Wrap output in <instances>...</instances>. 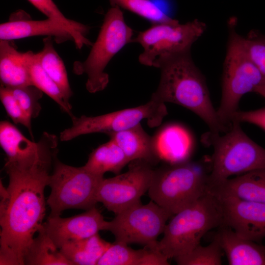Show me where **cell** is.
Returning a JSON list of instances; mask_svg holds the SVG:
<instances>
[{
  "mask_svg": "<svg viewBox=\"0 0 265 265\" xmlns=\"http://www.w3.org/2000/svg\"><path fill=\"white\" fill-rule=\"evenodd\" d=\"M57 151L48 148L31 167L4 165L7 187L0 184V265H24L25 256L46 214L44 191Z\"/></svg>",
  "mask_w": 265,
  "mask_h": 265,
  "instance_id": "1",
  "label": "cell"
},
{
  "mask_svg": "<svg viewBox=\"0 0 265 265\" xmlns=\"http://www.w3.org/2000/svg\"><path fill=\"white\" fill-rule=\"evenodd\" d=\"M160 78L151 98L181 106L201 118L210 132L220 133L229 129L220 121L212 104L205 79L194 64L190 52L159 62Z\"/></svg>",
  "mask_w": 265,
  "mask_h": 265,
  "instance_id": "2",
  "label": "cell"
},
{
  "mask_svg": "<svg viewBox=\"0 0 265 265\" xmlns=\"http://www.w3.org/2000/svg\"><path fill=\"white\" fill-rule=\"evenodd\" d=\"M223 224L220 200L209 191L172 216L159 247L168 259L185 254L199 244L208 232Z\"/></svg>",
  "mask_w": 265,
  "mask_h": 265,
  "instance_id": "3",
  "label": "cell"
},
{
  "mask_svg": "<svg viewBox=\"0 0 265 265\" xmlns=\"http://www.w3.org/2000/svg\"><path fill=\"white\" fill-rule=\"evenodd\" d=\"M240 123L233 121L222 135L210 132L203 137V141L213 148L209 190L232 175L265 170V149L245 134Z\"/></svg>",
  "mask_w": 265,
  "mask_h": 265,
  "instance_id": "4",
  "label": "cell"
},
{
  "mask_svg": "<svg viewBox=\"0 0 265 265\" xmlns=\"http://www.w3.org/2000/svg\"><path fill=\"white\" fill-rule=\"evenodd\" d=\"M209 173L196 162L169 163L154 169L149 196L173 216L209 191Z\"/></svg>",
  "mask_w": 265,
  "mask_h": 265,
  "instance_id": "5",
  "label": "cell"
},
{
  "mask_svg": "<svg viewBox=\"0 0 265 265\" xmlns=\"http://www.w3.org/2000/svg\"><path fill=\"white\" fill-rule=\"evenodd\" d=\"M235 19L229 25V34L223 64L221 99L216 110L220 122L230 129L242 97L265 83L262 74L245 50L243 36L236 30Z\"/></svg>",
  "mask_w": 265,
  "mask_h": 265,
  "instance_id": "6",
  "label": "cell"
},
{
  "mask_svg": "<svg viewBox=\"0 0 265 265\" xmlns=\"http://www.w3.org/2000/svg\"><path fill=\"white\" fill-rule=\"evenodd\" d=\"M132 30L125 22L120 8L111 7L105 16L97 38L91 46L87 57L83 62H75L73 65L74 73L86 74L85 86L88 92L94 93L106 87L109 76L105 69L119 51L132 42Z\"/></svg>",
  "mask_w": 265,
  "mask_h": 265,
  "instance_id": "7",
  "label": "cell"
},
{
  "mask_svg": "<svg viewBox=\"0 0 265 265\" xmlns=\"http://www.w3.org/2000/svg\"><path fill=\"white\" fill-rule=\"evenodd\" d=\"M103 178L83 166L77 167L64 164L56 155L48 183L51 188L46 202L51 209L49 216H60L67 209L86 211L96 207L98 188Z\"/></svg>",
  "mask_w": 265,
  "mask_h": 265,
  "instance_id": "8",
  "label": "cell"
},
{
  "mask_svg": "<svg viewBox=\"0 0 265 265\" xmlns=\"http://www.w3.org/2000/svg\"><path fill=\"white\" fill-rule=\"evenodd\" d=\"M206 29L205 24L197 19L184 24L177 20L152 24L149 28L140 32L132 42L140 44L143 49L138 57L139 62L155 67L160 61L190 52L192 44Z\"/></svg>",
  "mask_w": 265,
  "mask_h": 265,
  "instance_id": "9",
  "label": "cell"
},
{
  "mask_svg": "<svg viewBox=\"0 0 265 265\" xmlns=\"http://www.w3.org/2000/svg\"><path fill=\"white\" fill-rule=\"evenodd\" d=\"M168 112L165 103L151 98L146 104L96 116L72 117V125L60 133L62 141L92 133L108 134L133 127L146 119L151 128L159 126Z\"/></svg>",
  "mask_w": 265,
  "mask_h": 265,
  "instance_id": "10",
  "label": "cell"
},
{
  "mask_svg": "<svg viewBox=\"0 0 265 265\" xmlns=\"http://www.w3.org/2000/svg\"><path fill=\"white\" fill-rule=\"evenodd\" d=\"M172 215L153 201L139 202L115 214L107 221L106 230L114 236L115 242L145 246L158 244L168 219Z\"/></svg>",
  "mask_w": 265,
  "mask_h": 265,
  "instance_id": "11",
  "label": "cell"
},
{
  "mask_svg": "<svg viewBox=\"0 0 265 265\" xmlns=\"http://www.w3.org/2000/svg\"><path fill=\"white\" fill-rule=\"evenodd\" d=\"M152 165L142 160H133L126 172L104 178L98 188L97 202L115 214L141 202L151 184L154 172Z\"/></svg>",
  "mask_w": 265,
  "mask_h": 265,
  "instance_id": "12",
  "label": "cell"
},
{
  "mask_svg": "<svg viewBox=\"0 0 265 265\" xmlns=\"http://www.w3.org/2000/svg\"><path fill=\"white\" fill-rule=\"evenodd\" d=\"M217 198L222 210L223 225L244 238L262 243L265 238V204L232 197Z\"/></svg>",
  "mask_w": 265,
  "mask_h": 265,
  "instance_id": "13",
  "label": "cell"
},
{
  "mask_svg": "<svg viewBox=\"0 0 265 265\" xmlns=\"http://www.w3.org/2000/svg\"><path fill=\"white\" fill-rule=\"evenodd\" d=\"M107 223L94 207L69 217L49 216L42 227L60 248L68 242L85 239L98 234L100 231L106 230Z\"/></svg>",
  "mask_w": 265,
  "mask_h": 265,
  "instance_id": "14",
  "label": "cell"
},
{
  "mask_svg": "<svg viewBox=\"0 0 265 265\" xmlns=\"http://www.w3.org/2000/svg\"><path fill=\"white\" fill-rule=\"evenodd\" d=\"M40 137L37 142L30 140L7 121L0 123V145L5 153L6 165L21 169L31 167L40 159L44 143Z\"/></svg>",
  "mask_w": 265,
  "mask_h": 265,
  "instance_id": "15",
  "label": "cell"
},
{
  "mask_svg": "<svg viewBox=\"0 0 265 265\" xmlns=\"http://www.w3.org/2000/svg\"><path fill=\"white\" fill-rule=\"evenodd\" d=\"M40 35L52 37L58 44L74 42L70 33L55 21L49 18L32 20L22 10L12 14L9 21L0 25V40L11 41Z\"/></svg>",
  "mask_w": 265,
  "mask_h": 265,
  "instance_id": "16",
  "label": "cell"
},
{
  "mask_svg": "<svg viewBox=\"0 0 265 265\" xmlns=\"http://www.w3.org/2000/svg\"><path fill=\"white\" fill-rule=\"evenodd\" d=\"M230 265H265V245L244 238L226 226L214 236Z\"/></svg>",
  "mask_w": 265,
  "mask_h": 265,
  "instance_id": "17",
  "label": "cell"
},
{
  "mask_svg": "<svg viewBox=\"0 0 265 265\" xmlns=\"http://www.w3.org/2000/svg\"><path fill=\"white\" fill-rule=\"evenodd\" d=\"M209 191L217 197H232L265 204V170H257L229 178Z\"/></svg>",
  "mask_w": 265,
  "mask_h": 265,
  "instance_id": "18",
  "label": "cell"
},
{
  "mask_svg": "<svg viewBox=\"0 0 265 265\" xmlns=\"http://www.w3.org/2000/svg\"><path fill=\"white\" fill-rule=\"evenodd\" d=\"M156 153L160 160L169 163L186 160L191 141L187 132L178 125L166 126L153 136Z\"/></svg>",
  "mask_w": 265,
  "mask_h": 265,
  "instance_id": "19",
  "label": "cell"
},
{
  "mask_svg": "<svg viewBox=\"0 0 265 265\" xmlns=\"http://www.w3.org/2000/svg\"><path fill=\"white\" fill-rule=\"evenodd\" d=\"M107 135L121 148L130 162L142 160L152 165L159 161L155 150L153 136L144 131L141 124Z\"/></svg>",
  "mask_w": 265,
  "mask_h": 265,
  "instance_id": "20",
  "label": "cell"
},
{
  "mask_svg": "<svg viewBox=\"0 0 265 265\" xmlns=\"http://www.w3.org/2000/svg\"><path fill=\"white\" fill-rule=\"evenodd\" d=\"M0 79L6 87L33 85L26 52H19L9 40H0Z\"/></svg>",
  "mask_w": 265,
  "mask_h": 265,
  "instance_id": "21",
  "label": "cell"
},
{
  "mask_svg": "<svg viewBox=\"0 0 265 265\" xmlns=\"http://www.w3.org/2000/svg\"><path fill=\"white\" fill-rule=\"evenodd\" d=\"M111 244L97 234L85 239L68 242L59 249L73 265H95Z\"/></svg>",
  "mask_w": 265,
  "mask_h": 265,
  "instance_id": "22",
  "label": "cell"
},
{
  "mask_svg": "<svg viewBox=\"0 0 265 265\" xmlns=\"http://www.w3.org/2000/svg\"><path fill=\"white\" fill-rule=\"evenodd\" d=\"M130 162L121 148L110 139L90 153L83 166L92 173L104 176L107 172L119 174Z\"/></svg>",
  "mask_w": 265,
  "mask_h": 265,
  "instance_id": "23",
  "label": "cell"
},
{
  "mask_svg": "<svg viewBox=\"0 0 265 265\" xmlns=\"http://www.w3.org/2000/svg\"><path fill=\"white\" fill-rule=\"evenodd\" d=\"M52 38L47 36L43 39V48L36 55L41 66L59 87L66 103L70 104L73 92L65 65L54 48Z\"/></svg>",
  "mask_w": 265,
  "mask_h": 265,
  "instance_id": "24",
  "label": "cell"
},
{
  "mask_svg": "<svg viewBox=\"0 0 265 265\" xmlns=\"http://www.w3.org/2000/svg\"><path fill=\"white\" fill-rule=\"evenodd\" d=\"M37 233L25 256L24 265H72L42 226Z\"/></svg>",
  "mask_w": 265,
  "mask_h": 265,
  "instance_id": "25",
  "label": "cell"
},
{
  "mask_svg": "<svg viewBox=\"0 0 265 265\" xmlns=\"http://www.w3.org/2000/svg\"><path fill=\"white\" fill-rule=\"evenodd\" d=\"M28 0L47 18L55 21L70 33L77 49L92 46L93 43L86 37L91 27L66 18L52 0Z\"/></svg>",
  "mask_w": 265,
  "mask_h": 265,
  "instance_id": "26",
  "label": "cell"
},
{
  "mask_svg": "<svg viewBox=\"0 0 265 265\" xmlns=\"http://www.w3.org/2000/svg\"><path fill=\"white\" fill-rule=\"evenodd\" d=\"M26 54L28 69L32 85L46 94L64 111L73 117L74 115L71 111V105L66 103L59 87L41 66L36 53L29 51L26 52Z\"/></svg>",
  "mask_w": 265,
  "mask_h": 265,
  "instance_id": "27",
  "label": "cell"
},
{
  "mask_svg": "<svg viewBox=\"0 0 265 265\" xmlns=\"http://www.w3.org/2000/svg\"><path fill=\"white\" fill-rule=\"evenodd\" d=\"M223 252L214 236L208 245L203 246L200 243L190 252L174 259L179 265H221Z\"/></svg>",
  "mask_w": 265,
  "mask_h": 265,
  "instance_id": "28",
  "label": "cell"
},
{
  "mask_svg": "<svg viewBox=\"0 0 265 265\" xmlns=\"http://www.w3.org/2000/svg\"><path fill=\"white\" fill-rule=\"evenodd\" d=\"M111 7L118 6L129 10L152 24L176 21L166 14L152 0H109Z\"/></svg>",
  "mask_w": 265,
  "mask_h": 265,
  "instance_id": "29",
  "label": "cell"
},
{
  "mask_svg": "<svg viewBox=\"0 0 265 265\" xmlns=\"http://www.w3.org/2000/svg\"><path fill=\"white\" fill-rule=\"evenodd\" d=\"M142 249L135 250L128 244L114 242L99 261V265H139Z\"/></svg>",
  "mask_w": 265,
  "mask_h": 265,
  "instance_id": "30",
  "label": "cell"
},
{
  "mask_svg": "<svg viewBox=\"0 0 265 265\" xmlns=\"http://www.w3.org/2000/svg\"><path fill=\"white\" fill-rule=\"evenodd\" d=\"M8 87L22 109L31 119L39 115L41 110L39 101L42 97L43 93L41 90L32 85Z\"/></svg>",
  "mask_w": 265,
  "mask_h": 265,
  "instance_id": "31",
  "label": "cell"
},
{
  "mask_svg": "<svg viewBox=\"0 0 265 265\" xmlns=\"http://www.w3.org/2000/svg\"><path fill=\"white\" fill-rule=\"evenodd\" d=\"M243 41L249 57L265 80V35L251 30Z\"/></svg>",
  "mask_w": 265,
  "mask_h": 265,
  "instance_id": "32",
  "label": "cell"
},
{
  "mask_svg": "<svg viewBox=\"0 0 265 265\" xmlns=\"http://www.w3.org/2000/svg\"><path fill=\"white\" fill-rule=\"evenodd\" d=\"M0 99L5 111L15 124L26 127L33 137L31 130V119L26 113L8 87L1 85Z\"/></svg>",
  "mask_w": 265,
  "mask_h": 265,
  "instance_id": "33",
  "label": "cell"
},
{
  "mask_svg": "<svg viewBox=\"0 0 265 265\" xmlns=\"http://www.w3.org/2000/svg\"><path fill=\"white\" fill-rule=\"evenodd\" d=\"M233 121L252 124L265 131V107L249 111L238 110L233 115Z\"/></svg>",
  "mask_w": 265,
  "mask_h": 265,
  "instance_id": "34",
  "label": "cell"
},
{
  "mask_svg": "<svg viewBox=\"0 0 265 265\" xmlns=\"http://www.w3.org/2000/svg\"><path fill=\"white\" fill-rule=\"evenodd\" d=\"M265 99V83L257 87L254 92Z\"/></svg>",
  "mask_w": 265,
  "mask_h": 265,
  "instance_id": "35",
  "label": "cell"
}]
</instances>
